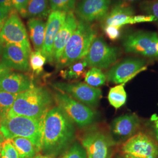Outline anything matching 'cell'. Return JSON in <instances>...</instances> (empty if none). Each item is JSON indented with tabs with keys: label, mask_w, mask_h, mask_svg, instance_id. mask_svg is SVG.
<instances>
[{
	"label": "cell",
	"mask_w": 158,
	"mask_h": 158,
	"mask_svg": "<svg viewBox=\"0 0 158 158\" xmlns=\"http://www.w3.org/2000/svg\"><path fill=\"white\" fill-rule=\"evenodd\" d=\"M34 85L33 80L21 73L11 72L0 77V90L13 94H18Z\"/></svg>",
	"instance_id": "d6986e66"
},
{
	"label": "cell",
	"mask_w": 158,
	"mask_h": 158,
	"mask_svg": "<svg viewBox=\"0 0 158 158\" xmlns=\"http://www.w3.org/2000/svg\"><path fill=\"white\" fill-rule=\"evenodd\" d=\"M0 6L6 8L10 11L14 8L12 0H0Z\"/></svg>",
	"instance_id": "8d00e7d4"
},
{
	"label": "cell",
	"mask_w": 158,
	"mask_h": 158,
	"mask_svg": "<svg viewBox=\"0 0 158 158\" xmlns=\"http://www.w3.org/2000/svg\"><path fill=\"white\" fill-rule=\"evenodd\" d=\"M139 124L136 114H126L113 119L110 125L111 132L119 140L126 141L135 134Z\"/></svg>",
	"instance_id": "2e32d148"
},
{
	"label": "cell",
	"mask_w": 158,
	"mask_h": 158,
	"mask_svg": "<svg viewBox=\"0 0 158 158\" xmlns=\"http://www.w3.org/2000/svg\"><path fill=\"white\" fill-rule=\"evenodd\" d=\"M61 158H87V153L81 143L74 142Z\"/></svg>",
	"instance_id": "f546056e"
},
{
	"label": "cell",
	"mask_w": 158,
	"mask_h": 158,
	"mask_svg": "<svg viewBox=\"0 0 158 158\" xmlns=\"http://www.w3.org/2000/svg\"><path fill=\"white\" fill-rule=\"evenodd\" d=\"M47 62V59L43 55L41 51H32L29 57V63L30 69L35 74L39 75L44 70V67Z\"/></svg>",
	"instance_id": "484cf974"
},
{
	"label": "cell",
	"mask_w": 158,
	"mask_h": 158,
	"mask_svg": "<svg viewBox=\"0 0 158 158\" xmlns=\"http://www.w3.org/2000/svg\"><path fill=\"white\" fill-rule=\"evenodd\" d=\"M13 8L23 18H27V8L28 0H12Z\"/></svg>",
	"instance_id": "d6a6232c"
},
{
	"label": "cell",
	"mask_w": 158,
	"mask_h": 158,
	"mask_svg": "<svg viewBox=\"0 0 158 158\" xmlns=\"http://www.w3.org/2000/svg\"><path fill=\"white\" fill-rule=\"evenodd\" d=\"M139 8L145 15L155 17V23L158 25V0H143L139 4Z\"/></svg>",
	"instance_id": "f1b7e54d"
},
{
	"label": "cell",
	"mask_w": 158,
	"mask_h": 158,
	"mask_svg": "<svg viewBox=\"0 0 158 158\" xmlns=\"http://www.w3.org/2000/svg\"><path fill=\"white\" fill-rule=\"evenodd\" d=\"M18 94H13L0 90V117L1 119L7 115Z\"/></svg>",
	"instance_id": "4316f807"
},
{
	"label": "cell",
	"mask_w": 158,
	"mask_h": 158,
	"mask_svg": "<svg viewBox=\"0 0 158 158\" xmlns=\"http://www.w3.org/2000/svg\"><path fill=\"white\" fill-rule=\"evenodd\" d=\"M81 144L87 158H113L117 142L107 132L93 128L81 136Z\"/></svg>",
	"instance_id": "5b68a950"
},
{
	"label": "cell",
	"mask_w": 158,
	"mask_h": 158,
	"mask_svg": "<svg viewBox=\"0 0 158 158\" xmlns=\"http://www.w3.org/2000/svg\"><path fill=\"white\" fill-rule=\"evenodd\" d=\"M77 25L78 20L73 12L68 13L53 43L52 57L53 62L56 65L59 62L68 40L77 28Z\"/></svg>",
	"instance_id": "9a60e30c"
},
{
	"label": "cell",
	"mask_w": 158,
	"mask_h": 158,
	"mask_svg": "<svg viewBox=\"0 0 158 158\" xmlns=\"http://www.w3.org/2000/svg\"><path fill=\"white\" fill-rule=\"evenodd\" d=\"M53 98L57 106L61 108L79 128L87 127L95 121L97 113L91 108L59 91L55 94Z\"/></svg>",
	"instance_id": "52a82bcc"
},
{
	"label": "cell",
	"mask_w": 158,
	"mask_h": 158,
	"mask_svg": "<svg viewBox=\"0 0 158 158\" xmlns=\"http://www.w3.org/2000/svg\"><path fill=\"white\" fill-rule=\"evenodd\" d=\"M87 66V63L83 59L70 64L65 70H61L60 75L66 80H76L85 76Z\"/></svg>",
	"instance_id": "603a6c76"
},
{
	"label": "cell",
	"mask_w": 158,
	"mask_h": 158,
	"mask_svg": "<svg viewBox=\"0 0 158 158\" xmlns=\"http://www.w3.org/2000/svg\"><path fill=\"white\" fill-rule=\"evenodd\" d=\"M147 60L141 57H128L114 64L106 74L108 81L117 85L124 84L137 74L146 70Z\"/></svg>",
	"instance_id": "7c38bea8"
},
{
	"label": "cell",
	"mask_w": 158,
	"mask_h": 158,
	"mask_svg": "<svg viewBox=\"0 0 158 158\" xmlns=\"http://www.w3.org/2000/svg\"><path fill=\"white\" fill-rule=\"evenodd\" d=\"M151 121L154 124V130L156 135V141L158 143V115L156 114H154L151 117Z\"/></svg>",
	"instance_id": "d590c367"
},
{
	"label": "cell",
	"mask_w": 158,
	"mask_h": 158,
	"mask_svg": "<svg viewBox=\"0 0 158 158\" xmlns=\"http://www.w3.org/2000/svg\"><path fill=\"white\" fill-rule=\"evenodd\" d=\"M67 13L62 11L50 12L47 23H46L45 34L41 52L47 59V62H53V46L56 38L63 23H64Z\"/></svg>",
	"instance_id": "5bb4252c"
},
{
	"label": "cell",
	"mask_w": 158,
	"mask_h": 158,
	"mask_svg": "<svg viewBox=\"0 0 158 158\" xmlns=\"http://www.w3.org/2000/svg\"><path fill=\"white\" fill-rule=\"evenodd\" d=\"M34 158H53L49 156H47V155H45L43 154H40V153H38Z\"/></svg>",
	"instance_id": "60d3db41"
},
{
	"label": "cell",
	"mask_w": 158,
	"mask_h": 158,
	"mask_svg": "<svg viewBox=\"0 0 158 158\" xmlns=\"http://www.w3.org/2000/svg\"><path fill=\"white\" fill-rule=\"evenodd\" d=\"M97 33L90 23L78 21L77 28L64 48L62 55L56 64L57 69L68 67L73 63L83 59L88 53Z\"/></svg>",
	"instance_id": "277c9868"
},
{
	"label": "cell",
	"mask_w": 158,
	"mask_h": 158,
	"mask_svg": "<svg viewBox=\"0 0 158 158\" xmlns=\"http://www.w3.org/2000/svg\"><path fill=\"white\" fill-rule=\"evenodd\" d=\"M0 158H19L17 150L10 139L6 140L3 143Z\"/></svg>",
	"instance_id": "4dcf8cb0"
},
{
	"label": "cell",
	"mask_w": 158,
	"mask_h": 158,
	"mask_svg": "<svg viewBox=\"0 0 158 158\" xmlns=\"http://www.w3.org/2000/svg\"><path fill=\"white\" fill-rule=\"evenodd\" d=\"M1 117H0V126H1Z\"/></svg>",
	"instance_id": "ee69618b"
},
{
	"label": "cell",
	"mask_w": 158,
	"mask_h": 158,
	"mask_svg": "<svg viewBox=\"0 0 158 158\" xmlns=\"http://www.w3.org/2000/svg\"><path fill=\"white\" fill-rule=\"evenodd\" d=\"M57 90L64 93L89 107H97L102 98V90L83 82H56L52 85Z\"/></svg>",
	"instance_id": "8fae6325"
},
{
	"label": "cell",
	"mask_w": 158,
	"mask_h": 158,
	"mask_svg": "<svg viewBox=\"0 0 158 158\" xmlns=\"http://www.w3.org/2000/svg\"><path fill=\"white\" fill-rule=\"evenodd\" d=\"M122 45L126 53L149 59H158V34L154 32L137 31L127 34Z\"/></svg>",
	"instance_id": "8992f818"
},
{
	"label": "cell",
	"mask_w": 158,
	"mask_h": 158,
	"mask_svg": "<svg viewBox=\"0 0 158 158\" xmlns=\"http://www.w3.org/2000/svg\"><path fill=\"white\" fill-rule=\"evenodd\" d=\"M4 45L3 44V43L1 42V40H0V57L2 56L3 49H4Z\"/></svg>",
	"instance_id": "b9f144b4"
},
{
	"label": "cell",
	"mask_w": 158,
	"mask_h": 158,
	"mask_svg": "<svg viewBox=\"0 0 158 158\" xmlns=\"http://www.w3.org/2000/svg\"><path fill=\"white\" fill-rule=\"evenodd\" d=\"M10 11L6 8L0 6V31L6 22Z\"/></svg>",
	"instance_id": "e575fe53"
},
{
	"label": "cell",
	"mask_w": 158,
	"mask_h": 158,
	"mask_svg": "<svg viewBox=\"0 0 158 158\" xmlns=\"http://www.w3.org/2000/svg\"><path fill=\"white\" fill-rule=\"evenodd\" d=\"M140 1L141 0H116V2L115 4L132 6V4L138 2Z\"/></svg>",
	"instance_id": "f35d334b"
},
{
	"label": "cell",
	"mask_w": 158,
	"mask_h": 158,
	"mask_svg": "<svg viewBox=\"0 0 158 158\" xmlns=\"http://www.w3.org/2000/svg\"><path fill=\"white\" fill-rule=\"evenodd\" d=\"M44 118L45 116L40 119L25 116H6L1 119L0 132L6 140L15 137L28 139L40 153L41 151Z\"/></svg>",
	"instance_id": "3957f363"
},
{
	"label": "cell",
	"mask_w": 158,
	"mask_h": 158,
	"mask_svg": "<svg viewBox=\"0 0 158 158\" xmlns=\"http://www.w3.org/2000/svg\"><path fill=\"white\" fill-rule=\"evenodd\" d=\"M120 55L118 48L109 45L102 36H96L83 59L89 67L107 69L117 63Z\"/></svg>",
	"instance_id": "9c48e42d"
},
{
	"label": "cell",
	"mask_w": 158,
	"mask_h": 158,
	"mask_svg": "<svg viewBox=\"0 0 158 158\" xmlns=\"http://www.w3.org/2000/svg\"><path fill=\"white\" fill-rule=\"evenodd\" d=\"M11 69L6 66L2 61L0 62V77L3 75L11 72Z\"/></svg>",
	"instance_id": "74e56055"
},
{
	"label": "cell",
	"mask_w": 158,
	"mask_h": 158,
	"mask_svg": "<svg viewBox=\"0 0 158 158\" xmlns=\"http://www.w3.org/2000/svg\"><path fill=\"white\" fill-rule=\"evenodd\" d=\"M124 86V84L117 85L110 88L108 92V100L110 105L115 109L121 107L127 102V95Z\"/></svg>",
	"instance_id": "cb8c5ba5"
},
{
	"label": "cell",
	"mask_w": 158,
	"mask_h": 158,
	"mask_svg": "<svg viewBox=\"0 0 158 158\" xmlns=\"http://www.w3.org/2000/svg\"><path fill=\"white\" fill-rule=\"evenodd\" d=\"M5 141H6V139H5L4 136L2 134V133L0 132V155H1V152L3 143Z\"/></svg>",
	"instance_id": "ab89813d"
},
{
	"label": "cell",
	"mask_w": 158,
	"mask_h": 158,
	"mask_svg": "<svg viewBox=\"0 0 158 158\" xmlns=\"http://www.w3.org/2000/svg\"><path fill=\"white\" fill-rule=\"evenodd\" d=\"M127 158V157H126V156H125L124 155H121V154H120L119 153V155H118L117 156V158Z\"/></svg>",
	"instance_id": "7bdbcfd3"
},
{
	"label": "cell",
	"mask_w": 158,
	"mask_h": 158,
	"mask_svg": "<svg viewBox=\"0 0 158 158\" xmlns=\"http://www.w3.org/2000/svg\"><path fill=\"white\" fill-rule=\"evenodd\" d=\"M54 98L51 92L44 87L34 85L17 95L6 116H25L40 119L53 105Z\"/></svg>",
	"instance_id": "7a4b0ae2"
},
{
	"label": "cell",
	"mask_w": 158,
	"mask_h": 158,
	"mask_svg": "<svg viewBox=\"0 0 158 158\" xmlns=\"http://www.w3.org/2000/svg\"><path fill=\"white\" fill-rule=\"evenodd\" d=\"M52 11H62L66 13L74 12L76 0H49Z\"/></svg>",
	"instance_id": "83f0119b"
},
{
	"label": "cell",
	"mask_w": 158,
	"mask_h": 158,
	"mask_svg": "<svg viewBox=\"0 0 158 158\" xmlns=\"http://www.w3.org/2000/svg\"></svg>",
	"instance_id": "f6af8a7d"
},
{
	"label": "cell",
	"mask_w": 158,
	"mask_h": 158,
	"mask_svg": "<svg viewBox=\"0 0 158 158\" xmlns=\"http://www.w3.org/2000/svg\"><path fill=\"white\" fill-rule=\"evenodd\" d=\"M29 38L35 51H41L45 34L46 23L42 19L29 18L27 22Z\"/></svg>",
	"instance_id": "ffe728a7"
},
{
	"label": "cell",
	"mask_w": 158,
	"mask_h": 158,
	"mask_svg": "<svg viewBox=\"0 0 158 158\" xmlns=\"http://www.w3.org/2000/svg\"><path fill=\"white\" fill-rule=\"evenodd\" d=\"M49 0H28L27 8V18H45L49 16Z\"/></svg>",
	"instance_id": "44dd1931"
},
{
	"label": "cell",
	"mask_w": 158,
	"mask_h": 158,
	"mask_svg": "<svg viewBox=\"0 0 158 158\" xmlns=\"http://www.w3.org/2000/svg\"><path fill=\"white\" fill-rule=\"evenodd\" d=\"M29 55L21 48L13 44H5L2 54V62L8 68L20 71L28 72Z\"/></svg>",
	"instance_id": "e0dca14e"
},
{
	"label": "cell",
	"mask_w": 158,
	"mask_h": 158,
	"mask_svg": "<svg viewBox=\"0 0 158 158\" xmlns=\"http://www.w3.org/2000/svg\"><path fill=\"white\" fill-rule=\"evenodd\" d=\"M156 22L155 18L152 15H134L132 17V24H135L139 23H151Z\"/></svg>",
	"instance_id": "836d02e7"
},
{
	"label": "cell",
	"mask_w": 158,
	"mask_h": 158,
	"mask_svg": "<svg viewBox=\"0 0 158 158\" xmlns=\"http://www.w3.org/2000/svg\"><path fill=\"white\" fill-rule=\"evenodd\" d=\"M106 80V74L98 68H91L85 74V83L92 87L102 86L105 84Z\"/></svg>",
	"instance_id": "d4e9b609"
},
{
	"label": "cell",
	"mask_w": 158,
	"mask_h": 158,
	"mask_svg": "<svg viewBox=\"0 0 158 158\" xmlns=\"http://www.w3.org/2000/svg\"><path fill=\"white\" fill-rule=\"evenodd\" d=\"M0 40L4 45L13 44L21 48L29 55L32 52L25 26L14 8L0 31Z\"/></svg>",
	"instance_id": "ba28073f"
},
{
	"label": "cell",
	"mask_w": 158,
	"mask_h": 158,
	"mask_svg": "<svg viewBox=\"0 0 158 158\" xmlns=\"http://www.w3.org/2000/svg\"><path fill=\"white\" fill-rule=\"evenodd\" d=\"M120 154L129 158H158V143L152 136L138 132L121 145Z\"/></svg>",
	"instance_id": "30bf717a"
},
{
	"label": "cell",
	"mask_w": 158,
	"mask_h": 158,
	"mask_svg": "<svg viewBox=\"0 0 158 158\" xmlns=\"http://www.w3.org/2000/svg\"><path fill=\"white\" fill-rule=\"evenodd\" d=\"M135 11L132 6L114 4L100 21L101 27H123L127 25H132V17L135 15Z\"/></svg>",
	"instance_id": "ac0fdd59"
},
{
	"label": "cell",
	"mask_w": 158,
	"mask_h": 158,
	"mask_svg": "<svg viewBox=\"0 0 158 158\" xmlns=\"http://www.w3.org/2000/svg\"><path fill=\"white\" fill-rule=\"evenodd\" d=\"M17 150L19 158H34L39 153L33 143L23 137H15L10 139Z\"/></svg>",
	"instance_id": "7402d4cb"
},
{
	"label": "cell",
	"mask_w": 158,
	"mask_h": 158,
	"mask_svg": "<svg viewBox=\"0 0 158 158\" xmlns=\"http://www.w3.org/2000/svg\"><path fill=\"white\" fill-rule=\"evenodd\" d=\"M75 136L76 128L72 120L61 108L54 106L45 115L40 152L57 158L72 145Z\"/></svg>",
	"instance_id": "6da1fadb"
},
{
	"label": "cell",
	"mask_w": 158,
	"mask_h": 158,
	"mask_svg": "<svg viewBox=\"0 0 158 158\" xmlns=\"http://www.w3.org/2000/svg\"><path fill=\"white\" fill-rule=\"evenodd\" d=\"M102 28L106 37L111 41L117 40L121 36L123 27L104 26Z\"/></svg>",
	"instance_id": "1f68e13d"
},
{
	"label": "cell",
	"mask_w": 158,
	"mask_h": 158,
	"mask_svg": "<svg viewBox=\"0 0 158 158\" xmlns=\"http://www.w3.org/2000/svg\"><path fill=\"white\" fill-rule=\"evenodd\" d=\"M111 0H80L75 12L80 20L87 23L100 21L109 10Z\"/></svg>",
	"instance_id": "4fadbf2b"
}]
</instances>
